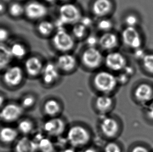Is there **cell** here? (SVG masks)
<instances>
[{
  "mask_svg": "<svg viewBox=\"0 0 153 152\" xmlns=\"http://www.w3.org/2000/svg\"><path fill=\"white\" fill-rule=\"evenodd\" d=\"M92 82L94 87L101 94L109 95L116 90L119 84L117 77L105 70L97 72L94 76Z\"/></svg>",
  "mask_w": 153,
  "mask_h": 152,
  "instance_id": "obj_1",
  "label": "cell"
},
{
  "mask_svg": "<svg viewBox=\"0 0 153 152\" xmlns=\"http://www.w3.org/2000/svg\"><path fill=\"white\" fill-rule=\"evenodd\" d=\"M67 140L73 148L86 146L91 142V135L86 128L80 125L71 126L67 131Z\"/></svg>",
  "mask_w": 153,
  "mask_h": 152,
  "instance_id": "obj_2",
  "label": "cell"
},
{
  "mask_svg": "<svg viewBox=\"0 0 153 152\" xmlns=\"http://www.w3.org/2000/svg\"><path fill=\"white\" fill-rule=\"evenodd\" d=\"M132 95L135 103L145 107L153 103V85L146 81H140L134 86Z\"/></svg>",
  "mask_w": 153,
  "mask_h": 152,
  "instance_id": "obj_3",
  "label": "cell"
},
{
  "mask_svg": "<svg viewBox=\"0 0 153 152\" xmlns=\"http://www.w3.org/2000/svg\"><path fill=\"white\" fill-rule=\"evenodd\" d=\"M52 44L55 49L62 53H70L75 46V41L73 35L62 28L55 31L52 38Z\"/></svg>",
  "mask_w": 153,
  "mask_h": 152,
  "instance_id": "obj_4",
  "label": "cell"
},
{
  "mask_svg": "<svg viewBox=\"0 0 153 152\" xmlns=\"http://www.w3.org/2000/svg\"><path fill=\"white\" fill-rule=\"evenodd\" d=\"M83 15L78 6L72 3H65L59 8V18L63 25H74L79 23Z\"/></svg>",
  "mask_w": 153,
  "mask_h": 152,
  "instance_id": "obj_5",
  "label": "cell"
},
{
  "mask_svg": "<svg viewBox=\"0 0 153 152\" xmlns=\"http://www.w3.org/2000/svg\"><path fill=\"white\" fill-rule=\"evenodd\" d=\"M104 62V58L101 51L97 47H87L81 56V62L88 70L97 69Z\"/></svg>",
  "mask_w": 153,
  "mask_h": 152,
  "instance_id": "obj_6",
  "label": "cell"
},
{
  "mask_svg": "<svg viewBox=\"0 0 153 152\" xmlns=\"http://www.w3.org/2000/svg\"><path fill=\"white\" fill-rule=\"evenodd\" d=\"M25 6V16L31 21H41L48 15V8L42 2L33 0Z\"/></svg>",
  "mask_w": 153,
  "mask_h": 152,
  "instance_id": "obj_7",
  "label": "cell"
},
{
  "mask_svg": "<svg viewBox=\"0 0 153 152\" xmlns=\"http://www.w3.org/2000/svg\"><path fill=\"white\" fill-rule=\"evenodd\" d=\"M106 67L114 72H119L127 67V60L122 53L119 52H109L104 58Z\"/></svg>",
  "mask_w": 153,
  "mask_h": 152,
  "instance_id": "obj_8",
  "label": "cell"
},
{
  "mask_svg": "<svg viewBox=\"0 0 153 152\" xmlns=\"http://www.w3.org/2000/svg\"><path fill=\"white\" fill-rule=\"evenodd\" d=\"M100 128L102 134L110 139L117 137L121 130L120 122L112 117L102 118L100 122Z\"/></svg>",
  "mask_w": 153,
  "mask_h": 152,
  "instance_id": "obj_9",
  "label": "cell"
},
{
  "mask_svg": "<svg viewBox=\"0 0 153 152\" xmlns=\"http://www.w3.org/2000/svg\"><path fill=\"white\" fill-rule=\"evenodd\" d=\"M42 129L48 136L54 137H59L65 131L66 123L60 117H52L47 119L44 122Z\"/></svg>",
  "mask_w": 153,
  "mask_h": 152,
  "instance_id": "obj_10",
  "label": "cell"
},
{
  "mask_svg": "<svg viewBox=\"0 0 153 152\" xmlns=\"http://www.w3.org/2000/svg\"><path fill=\"white\" fill-rule=\"evenodd\" d=\"M122 39L124 44L132 49H139L142 44L141 35L135 27H126L122 31Z\"/></svg>",
  "mask_w": 153,
  "mask_h": 152,
  "instance_id": "obj_11",
  "label": "cell"
},
{
  "mask_svg": "<svg viewBox=\"0 0 153 152\" xmlns=\"http://www.w3.org/2000/svg\"><path fill=\"white\" fill-rule=\"evenodd\" d=\"M60 73L56 63H48L45 65L40 76L42 82L46 86H53L59 80Z\"/></svg>",
  "mask_w": 153,
  "mask_h": 152,
  "instance_id": "obj_12",
  "label": "cell"
},
{
  "mask_svg": "<svg viewBox=\"0 0 153 152\" xmlns=\"http://www.w3.org/2000/svg\"><path fill=\"white\" fill-rule=\"evenodd\" d=\"M55 63L60 72L65 74L73 72L77 66L76 58L70 53L61 54Z\"/></svg>",
  "mask_w": 153,
  "mask_h": 152,
  "instance_id": "obj_13",
  "label": "cell"
},
{
  "mask_svg": "<svg viewBox=\"0 0 153 152\" xmlns=\"http://www.w3.org/2000/svg\"><path fill=\"white\" fill-rule=\"evenodd\" d=\"M24 109L21 105L13 103L7 104L1 111V119L9 122L17 121L22 117Z\"/></svg>",
  "mask_w": 153,
  "mask_h": 152,
  "instance_id": "obj_14",
  "label": "cell"
},
{
  "mask_svg": "<svg viewBox=\"0 0 153 152\" xmlns=\"http://www.w3.org/2000/svg\"><path fill=\"white\" fill-rule=\"evenodd\" d=\"M24 79L23 69L19 66L7 68L3 75L4 81L8 86H16L21 84Z\"/></svg>",
  "mask_w": 153,
  "mask_h": 152,
  "instance_id": "obj_15",
  "label": "cell"
},
{
  "mask_svg": "<svg viewBox=\"0 0 153 152\" xmlns=\"http://www.w3.org/2000/svg\"><path fill=\"white\" fill-rule=\"evenodd\" d=\"M113 8L114 4L111 0H94L91 4V12L100 19L109 16Z\"/></svg>",
  "mask_w": 153,
  "mask_h": 152,
  "instance_id": "obj_16",
  "label": "cell"
},
{
  "mask_svg": "<svg viewBox=\"0 0 153 152\" xmlns=\"http://www.w3.org/2000/svg\"><path fill=\"white\" fill-rule=\"evenodd\" d=\"M44 66L45 65L39 57L31 56L25 61V72L30 77L36 78L41 76Z\"/></svg>",
  "mask_w": 153,
  "mask_h": 152,
  "instance_id": "obj_17",
  "label": "cell"
},
{
  "mask_svg": "<svg viewBox=\"0 0 153 152\" xmlns=\"http://www.w3.org/2000/svg\"><path fill=\"white\" fill-rule=\"evenodd\" d=\"M119 45V39L115 33L110 32L103 33L98 40V45L104 51L109 52L118 47Z\"/></svg>",
  "mask_w": 153,
  "mask_h": 152,
  "instance_id": "obj_18",
  "label": "cell"
},
{
  "mask_svg": "<svg viewBox=\"0 0 153 152\" xmlns=\"http://www.w3.org/2000/svg\"><path fill=\"white\" fill-rule=\"evenodd\" d=\"M114 103V99L109 95L101 94L96 97L95 107L100 114H105L111 111Z\"/></svg>",
  "mask_w": 153,
  "mask_h": 152,
  "instance_id": "obj_19",
  "label": "cell"
},
{
  "mask_svg": "<svg viewBox=\"0 0 153 152\" xmlns=\"http://www.w3.org/2000/svg\"><path fill=\"white\" fill-rule=\"evenodd\" d=\"M42 109L45 114L50 118L59 117L62 112V107L60 102L54 98L47 99L43 104Z\"/></svg>",
  "mask_w": 153,
  "mask_h": 152,
  "instance_id": "obj_20",
  "label": "cell"
},
{
  "mask_svg": "<svg viewBox=\"0 0 153 152\" xmlns=\"http://www.w3.org/2000/svg\"><path fill=\"white\" fill-rule=\"evenodd\" d=\"M37 144L27 137H24L17 142L15 145L16 152H36Z\"/></svg>",
  "mask_w": 153,
  "mask_h": 152,
  "instance_id": "obj_21",
  "label": "cell"
},
{
  "mask_svg": "<svg viewBox=\"0 0 153 152\" xmlns=\"http://www.w3.org/2000/svg\"><path fill=\"white\" fill-rule=\"evenodd\" d=\"M36 29L40 35L49 37L53 35L56 31V25L51 21L43 19L38 23Z\"/></svg>",
  "mask_w": 153,
  "mask_h": 152,
  "instance_id": "obj_22",
  "label": "cell"
},
{
  "mask_svg": "<svg viewBox=\"0 0 153 152\" xmlns=\"http://www.w3.org/2000/svg\"><path fill=\"white\" fill-rule=\"evenodd\" d=\"M18 135V131L10 127H4L0 130V140L5 143L14 142L16 140Z\"/></svg>",
  "mask_w": 153,
  "mask_h": 152,
  "instance_id": "obj_23",
  "label": "cell"
},
{
  "mask_svg": "<svg viewBox=\"0 0 153 152\" xmlns=\"http://www.w3.org/2000/svg\"><path fill=\"white\" fill-rule=\"evenodd\" d=\"M10 48L0 44V70L6 68L13 59Z\"/></svg>",
  "mask_w": 153,
  "mask_h": 152,
  "instance_id": "obj_24",
  "label": "cell"
},
{
  "mask_svg": "<svg viewBox=\"0 0 153 152\" xmlns=\"http://www.w3.org/2000/svg\"><path fill=\"white\" fill-rule=\"evenodd\" d=\"M72 35L74 39L77 40L86 39L88 35V28L81 23L73 25L72 29Z\"/></svg>",
  "mask_w": 153,
  "mask_h": 152,
  "instance_id": "obj_25",
  "label": "cell"
},
{
  "mask_svg": "<svg viewBox=\"0 0 153 152\" xmlns=\"http://www.w3.org/2000/svg\"><path fill=\"white\" fill-rule=\"evenodd\" d=\"M17 128L21 134L25 136L31 134L35 128V123L30 119H24L19 122Z\"/></svg>",
  "mask_w": 153,
  "mask_h": 152,
  "instance_id": "obj_26",
  "label": "cell"
},
{
  "mask_svg": "<svg viewBox=\"0 0 153 152\" xmlns=\"http://www.w3.org/2000/svg\"><path fill=\"white\" fill-rule=\"evenodd\" d=\"M10 48V53L13 58L21 59L27 55V48L22 43H14Z\"/></svg>",
  "mask_w": 153,
  "mask_h": 152,
  "instance_id": "obj_27",
  "label": "cell"
},
{
  "mask_svg": "<svg viewBox=\"0 0 153 152\" xmlns=\"http://www.w3.org/2000/svg\"><path fill=\"white\" fill-rule=\"evenodd\" d=\"M37 144L38 149L40 152H56V148L51 140L47 138H42Z\"/></svg>",
  "mask_w": 153,
  "mask_h": 152,
  "instance_id": "obj_28",
  "label": "cell"
},
{
  "mask_svg": "<svg viewBox=\"0 0 153 152\" xmlns=\"http://www.w3.org/2000/svg\"><path fill=\"white\" fill-rule=\"evenodd\" d=\"M9 12L13 17L19 18L25 14V6L19 3H13L9 7Z\"/></svg>",
  "mask_w": 153,
  "mask_h": 152,
  "instance_id": "obj_29",
  "label": "cell"
},
{
  "mask_svg": "<svg viewBox=\"0 0 153 152\" xmlns=\"http://www.w3.org/2000/svg\"><path fill=\"white\" fill-rule=\"evenodd\" d=\"M114 27V23L111 19L107 17L100 18L97 23V28L103 33L110 32Z\"/></svg>",
  "mask_w": 153,
  "mask_h": 152,
  "instance_id": "obj_30",
  "label": "cell"
},
{
  "mask_svg": "<svg viewBox=\"0 0 153 152\" xmlns=\"http://www.w3.org/2000/svg\"><path fill=\"white\" fill-rule=\"evenodd\" d=\"M142 65L145 72L153 76V54L145 55L142 59Z\"/></svg>",
  "mask_w": 153,
  "mask_h": 152,
  "instance_id": "obj_31",
  "label": "cell"
},
{
  "mask_svg": "<svg viewBox=\"0 0 153 152\" xmlns=\"http://www.w3.org/2000/svg\"><path fill=\"white\" fill-rule=\"evenodd\" d=\"M36 103V99L34 95L28 94L23 97L21 102V106L23 108L28 109L33 107Z\"/></svg>",
  "mask_w": 153,
  "mask_h": 152,
  "instance_id": "obj_32",
  "label": "cell"
},
{
  "mask_svg": "<svg viewBox=\"0 0 153 152\" xmlns=\"http://www.w3.org/2000/svg\"><path fill=\"white\" fill-rule=\"evenodd\" d=\"M103 152H122V148L118 143L110 141L104 146Z\"/></svg>",
  "mask_w": 153,
  "mask_h": 152,
  "instance_id": "obj_33",
  "label": "cell"
},
{
  "mask_svg": "<svg viewBox=\"0 0 153 152\" xmlns=\"http://www.w3.org/2000/svg\"><path fill=\"white\" fill-rule=\"evenodd\" d=\"M129 152H152L146 145L138 143L133 145L130 149Z\"/></svg>",
  "mask_w": 153,
  "mask_h": 152,
  "instance_id": "obj_34",
  "label": "cell"
},
{
  "mask_svg": "<svg viewBox=\"0 0 153 152\" xmlns=\"http://www.w3.org/2000/svg\"><path fill=\"white\" fill-rule=\"evenodd\" d=\"M144 115L147 121L153 123V103L144 107Z\"/></svg>",
  "mask_w": 153,
  "mask_h": 152,
  "instance_id": "obj_35",
  "label": "cell"
},
{
  "mask_svg": "<svg viewBox=\"0 0 153 152\" xmlns=\"http://www.w3.org/2000/svg\"><path fill=\"white\" fill-rule=\"evenodd\" d=\"M125 23L126 27H135L138 23V19L134 15H128L125 18Z\"/></svg>",
  "mask_w": 153,
  "mask_h": 152,
  "instance_id": "obj_36",
  "label": "cell"
},
{
  "mask_svg": "<svg viewBox=\"0 0 153 152\" xmlns=\"http://www.w3.org/2000/svg\"><path fill=\"white\" fill-rule=\"evenodd\" d=\"M86 43L87 47H96L97 44H98L99 38H97L95 35H88L86 38Z\"/></svg>",
  "mask_w": 153,
  "mask_h": 152,
  "instance_id": "obj_37",
  "label": "cell"
},
{
  "mask_svg": "<svg viewBox=\"0 0 153 152\" xmlns=\"http://www.w3.org/2000/svg\"><path fill=\"white\" fill-rule=\"evenodd\" d=\"M9 32L7 29L0 28V44L5 42L9 38Z\"/></svg>",
  "mask_w": 153,
  "mask_h": 152,
  "instance_id": "obj_38",
  "label": "cell"
},
{
  "mask_svg": "<svg viewBox=\"0 0 153 152\" xmlns=\"http://www.w3.org/2000/svg\"><path fill=\"white\" fill-rule=\"evenodd\" d=\"M79 23L82 24L83 25H84L85 26L89 29V27H91V25L93 24V20L88 17L83 16L82 18H81Z\"/></svg>",
  "mask_w": 153,
  "mask_h": 152,
  "instance_id": "obj_39",
  "label": "cell"
},
{
  "mask_svg": "<svg viewBox=\"0 0 153 152\" xmlns=\"http://www.w3.org/2000/svg\"><path fill=\"white\" fill-rule=\"evenodd\" d=\"M136 50H137V51L135 52V56L137 58H141L142 59L143 57L145 56V54H144L143 51L140 49H136Z\"/></svg>",
  "mask_w": 153,
  "mask_h": 152,
  "instance_id": "obj_40",
  "label": "cell"
},
{
  "mask_svg": "<svg viewBox=\"0 0 153 152\" xmlns=\"http://www.w3.org/2000/svg\"><path fill=\"white\" fill-rule=\"evenodd\" d=\"M81 152H97V151L93 148H84Z\"/></svg>",
  "mask_w": 153,
  "mask_h": 152,
  "instance_id": "obj_41",
  "label": "cell"
},
{
  "mask_svg": "<svg viewBox=\"0 0 153 152\" xmlns=\"http://www.w3.org/2000/svg\"><path fill=\"white\" fill-rule=\"evenodd\" d=\"M62 152H76V151L73 148H65Z\"/></svg>",
  "mask_w": 153,
  "mask_h": 152,
  "instance_id": "obj_42",
  "label": "cell"
},
{
  "mask_svg": "<svg viewBox=\"0 0 153 152\" xmlns=\"http://www.w3.org/2000/svg\"><path fill=\"white\" fill-rule=\"evenodd\" d=\"M4 98L3 97L0 95V108L3 106V105L4 104Z\"/></svg>",
  "mask_w": 153,
  "mask_h": 152,
  "instance_id": "obj_43",
  "label": "cell"
},
{
  "mask_svg": "<svg viewBox=\"0 0 153 152\" xmlns=\"http://www.w3.org/2000/svg\"><path fill=\"white\" fill-rule=\"evenodd\" d=\"M4 10H5V6L4 4L0 3V13L4 12Z\"/></svg>",
  "mask_w": 153,
  "mask_h": 152,
  "instance_id": "obj_44",
  "label": "cell"
},
{
  "mask_svg": "<svg viewBox=\"0 0 153 152\" xmlns=\"http://www.w3.org/2000/svg\"><path fill=\"white\" fill-rule=\"evenodd\" d=\"M60 1H61V2H63L64 3H68V2H70L72 0H59Z\"/></svg>",
  "mask_w": 153,
  "mask_h": 152,
  "instance_id": "obj_45",
  "label": "cell"
},
{
  "mask_svg": "<svg viewBox=\"0 0 153 152\" xmlns=\"http://www.w3.org/2000/svg\"><path fill=\"white\" fill-rule=\"evenodd\" d=\"M46 1H49V2H50V1H51H51H52V0H46Z\"/></svg>",
  "mask_w": 153,
  "mask_h": 152,
  "instance_id": "obj_46",
  "label": "cell"
},
{
  "mask_svg": "<svg viewBox=\"0 0 153 152\" xmlns=\"http://www.w3.org/2000/svg\"><path fill=\"white\" fill-rule=\"evenodd\" d=\"M0 119H1V117H0Z\"/></svg>",
  "mask_w": 153,
  "mask_h": 152,
  "instance_id": "obj_47",
  "label": "cell"
}]
</instances>
